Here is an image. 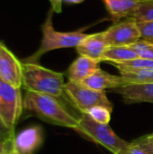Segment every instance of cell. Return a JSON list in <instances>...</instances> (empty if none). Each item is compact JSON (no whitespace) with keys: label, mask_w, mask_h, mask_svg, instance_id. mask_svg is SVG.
Returning a JSON list of instances; mask_svg holds the SVG:
<instances>
[{"label":"cell","mask_w":153,"mask_h":154,"mask_svg":"<svg viewBox=\"0 0 153 154\" xmlns=\"http://www.w3.org/2000/svg\"><path fill=\"white\" fill-rule=\"evenodd\" d=\"M7 154H18L13 148H12V145H11V147H10V149H9V151L7 152Z\"/></svg>","instance_id":"cell-28"},{"label":"cell","mask_w":153,"mask_h":154,"mask_svg":"<svg viewBox=\"0 0 153 154\" xmlns=\"http://www.w3.org/2000/svg\"><path fill=\"white\" fill-rule=\"evenodd\" d=\"M123 97L125 104L151 103L153 104V83H133L114 89Z\"/></svg>","instance_id":"cell-11"},{"label":"cell","mask_w":153,"mask_h":154,"mask_svg":"<svg viewBox=\"0 0 153 154\" xmlns=\"http://www.w3.org/2000/svg\"><path fill=\"white\" fill-rule=\"evenodd\" d=\"M64 92L67 98L80 113H86L88 109L96 106L113 110V105L105 92L91 89L80 83L69 81L64 86Z\"/></svg>","instance_id":"cell-6"},{"label":"cell","mask_w":153,"mask_h":154,"mask_svg":"<svg viewBox=\"0 0 153 154\" xmlns=\"http://www.w3.org/2000/svg\"><path fill=\"white\" fill-rule=\"evenodd\" d=\"M62 1L66 3H70V4H79V3H82L84 0H62Z\"/></svg>","instance_id":"cell-27"},{"label":"cell","mask_w":153,"mask_h":154,"mask_svg":"<svg viewBox=\"0 0 153 154\" xmlns=\"http://www.w3.org/2000/svg\"><path fill=\"white\" fill-rule=\"evenodd\" d=\"M8 151H9V150H8ZM8 151H7V152H8ZM7 152H5V154H7Z\"/></svg>","instance_id":"cell-31"},{"label":"cell","mask_w":153,"mask_h":154,"mask_svg":"<svg viewBox=\"0 0 153 154\" xmlns=\"http://www.w3.org/2000/svg\"><path fill=\"white\" fill-rule=\"evenodd\" d=\"M127 84L133 83H153V69L140 70H126L120 72Z\"/></svg>","instance_id":"cell-16"},{"label":"cell","mask_w":153,"mask_h":154,"mask_svg":"<svg viewBox=\"0 0 153 154\" xmlns=\"http://www.w3.org/2000/svg\"><path fill=\"white\" fill-rule=\"evenodd\" d=\"M125 154H150L147 152H145L144 150H142L141 147H139L137 144L131 143V145L129 147V149L127 150Z\"/></svg>","instance_id":"cell-24"},{"label":"cell","mask_w":153,"mask_h":154,"mask_svg":"<svg viewBox=\"0 0 153 154\" xmlns=\"http://www.w3.org/2000/svg\"><path fill=\"white\" fill-rule=\"evenodd\" d=\"M107 47L108 45L105 38V32H100L87 34L76 49L79 56H85L101 62L102 56Z\"/></svg>","instance_id":"cell-12"},{"label":"cell","mask_w":153,"mask_h":154,"mask_svg":"<svg viewBox=\"0 0 153 154\" xmlns=\"http://www.w3.org/2000/svg\"><path fill=\"white\" fill-rule=\"evenodd\" d=\"M104 32L108 46L132 45L141 39L138 23L133 18L116 22Z\"/></svg>","instance_id":"cell-7"},{"label":"cell","mask_w":153,"mask_h":154,"mask_svg":"<svg viewBox=\"0 0 153 154\" xmlns=\"http://www.w3.org/2000/svg\"><path fill=\"white\" fill-rule=\"evenodd\" d=\"M141 39L153 42V22H137Z\"/></svg>","instance_id":"cell-21"},{"label":"cell","mask_w":153,"mask_h":154,"mask_svg":"<svg viewBox=\"0 0 153 154\" xmlns=\"http://www.w3.org/2000/svg\"><path fill=\"white\" fill-rule=\"evenodd\" d=\"M23 109L21 88H16L0 78V119L5 127L14 132Z\"/></svg>","instance_id":"cell-5"},{"label":"cell","mask_w":153,"mask_h":154,"mask_svg":"<svg viewBox=\"0 0 153 154\" xmlns=\"http://www.w3.org/2000/svg\"><path fill=\"white\" fill-rule=\"evenodd\" d=\"M52 9L50 10L44 23L41 25L42 39L39 49L31 56L24 59L23 62L38 63L41 57L54 50L77 47L87 34L84 33L86 28L75 32H58L54 29L52 23Z\"/></svg>","instance_id":"cell-3"},{"label":"cell","mask_w":153,"mask_h":154,"mask_svg":"<svg viewBox=\"0 0 153 154\" xmlns=\"http://www.w3.org/2000/svg\"><path fill=\"white\" fill-rule=\"evenodd\" d=\"M111 110L102 106H96L90 109H88L86 113L91 119H93L95 122L102 124V125H108L111 120Z\"/></svg>","instance_id":"cell-19"},{"label":"cell","mask_w":153,"mask_h":154,"mask_svg":"<svg viewBox=\"0 0 153 154\" xmlns=\"http://www.w3.org/2000/svg\"><path fill=\"white\" fill-rule=\"evenodd\" d=\"M12 142H5L0 139V154H5L11 147Z\"/></svg>","instance_id":"cell-26"},{"label":"cell","mask_w":153,"mask_h":154,"mask_svg":"<svg viewBox=\"0 0 153 154\" xmlns=\"http://www.w3.org/2000/svg\"><path fill=\"white\" fill-rule=\"evenodd\" d=\"M132 18L136 22H153V0H142Z\"/></svg>","instance_id":"cell-18"},{"label":"cell","mask_w":153,"mask_h":154,"mask_svg":"<svg viewBox=\"0 0 153 154\" xmlns=\"http://www.w3.org/2000/svg\"><path fill=\"white\" fill-rule=\"evenodd\" d=\"M137 58H139V56L131 45L108 46L102 56L101 61H107L109 63H120Z\"/></svg>","instance_id":"cell-15"},{"label":"cell","mask_w":153,"mask_h":154,"mask_svg":"<svg viewBox=\"0 0 153 154\" xmlns=\"http://www.w3.org/2000/svg\"><path fill=\"white\" fill-rule=\"evenodd\" d=\"M23 62V86L26 91L47 94L57 98L64 96V75L39 63Z\"/></svg>","instance_id":"cell-2"},{"label":"cell","mask_w":153,"mask_h":154,"mask_svg":"<svg viewBox=\"0 0 153 154\" xmlns=\"http://www.w3.org/2000/svg\"><path fill=\"white\" fill-rule=\"evenodd\" d=\"M100 61L92 60L85 56H79L69 66L68 69L69 81L80 83L97 69H100Z\"/></svg>","instance_id":"cell-13"},{"label":"cell","mask_w":153,"mask_h":154,"mask_svg":"<svg viewBox=\"0 0 153 154\" xmlns=\"http://www.w3.org/2000/svg\"><path fill=\"white\" fill-rule=\"evenodd\" d=\"M50 4H51V9L53 12L55 13H60L62 8H61V5H62V0H50Z\"/></svg>","instance_id":"cell-25"},{"label":"cell","mask_w":153,"mask_h":154,"mask_svg":"<svg viewBox=\"0 0 153 154\" xmlns=\"http://www.w3.org/2000/svg\"><path fill=\"white\" fill-rule=\"evenodd\" d=\"M115 66L119 72L126 71V70H140V69H153V60L148 59L137 58L132 60L124 61V62H113L110 63Z\"/></svg>","instance_id":"cell-17"},{"label":"cell","mask_w":153,"mask_h":154,"mask_svg":"<svg viewBox=\"0 0 153 154\" xmlns=\"http://www.w3.org/2000/svg\"><path fill=\"white\" fill-rule=\"evenodd\" d=\"M133 143L137 144L139 147H141L142 150L147 152L148 153L153 154V139H148L144 136L135 140L133 142Z\"/></svg>","instance_id":"cell-22"},{"label":"cell","mask_w":153,"mask_h":154,"mask_svg":"<svg viewBox=\"0 0 153 154\" xmlns=\"http://www.w3.org/2000/svg\"><path fill=\"white\" fill-rule=\"evenodd\" d=\"M133 49L136 51L139 58L148 59L153 60V42L140 39L138 42L131 45Z\"/></svg>","instance_id":"cell-20"},{"label":"cell","mask_w":153,"mask_h":154,"mask_svg":"<svg viewBox=\"0 0 153 154\" xmlns=\"http://www.w3.org/2000/svg\"><path fill=\"white\" fill-rule=\"evenodd\" d=\"M23 108L33 113L42 121L54 125L74 130L78 125V118L66 108L60 98L47 94L26 91Z\"/></svg>","instance_id":"cell-1"},{"label":"cell","mask_w":153,"mask_h":154,"mask_svg":"<svg viewBox=\"0 0 153 154\" xmlns=\"http://www.w3.org/2000/svg\"><path fill=\"white\" fill-rule=\"evenodd\" d=\"M0 78L16 88L23 86V62L4 42L0 50Z\"/></svg>","instance_id":"cell-8"},{"label":"cell","mask_w":153,"mask_h":154,"mask_svg":"<svg viewBox=\"0 0 153 154\" xmlns=\"http://www.w3.org/2000/svg\"><path fill=\"white\" fill-rule=\"evenodd\" d=\"M144 137H145V138H148V139H153V133L148 134V135H144Z\"/></svg>","instance_id":"cell-29"},{"label":"cell","mask_w":153,"mask_h":154,"mask_svg":"<svg viewBox=\"0 0 153 154\" xmlns=\"http://www.w3.org/2000/svg\"><path fill=\"white\" fill-rule=\"evenodd\" d=\"M74 130L82 137L102 145L113 154H125L131 145V143L116 135L108 125L96 123L84 113L78 117V125Z\"/></svg>","instance_id":"cell-4"},{"label":"cell","mask_w":153,"mask_h":154,"mask_svg":"<svg viewBox=\"0 0 153 154\" xmlns=\"http://www.w3.org/2000/svg\"><path fill=\"white\" fill-rule=\"evenodd\" d=\"M1 45H2V42L0 41V50H1Z\"/></svg>","instance_id":"cell-30"},{"label":"cell","mask_w":153,"mask_h":154,"mask_svg":"<svg viewBox=\"0 0 153 154\" xmlns=\"http://www.w3.org/2000/svg\"><path fill=\"white\" fill-rule=\"evenodd\" d=\"M14 136V133L8 130L0 119V139L5 142H12Z\"/></svg>","instance_id":"cell-23"},{"label":"cell","mask_w":153,"mask_h":154,"mask_svg":"<svg viewBox=\"0 0 153 154\" xmlns=\"http://www.w3.org/2000/svg\"><path fill=\"white\" fill-rule=\"evenodd\" d=\"M43 143V130L39 125H32L20 131L14 136L12 148L18 154H33Z\"/></svg>","instance_id":"cell-9"},{"label":"cell","mask_w":153,"mask_h":154,"mask_svg":"<svg viewBox=\"0 0 153 154\" xmlns=\"http://www.w3.org/2000/svg\"><path fill=\"white\" fill-rule=\"evenodd\" d=\"M142 0H104L107 11L112 18L119 21L122 18H132Z\"/></svg>","instance_id":"cell-14"},{"label":"cell","mask_w":153,"mask_h":154,"mask_svg":"<svg viewBox=\"0 0 153 154\" xmlns=\"http://www.w3.org/2000/svg\"><path fill=\"white\" fill-rule=\"evenodd\" d=\"M80 84L91 89L102 92H105L106 89H116L128 85L122 75H112L101 69H97L91 76L84 79Z\"/></svg>","instance_id":"cell-10"}]
</instances>
